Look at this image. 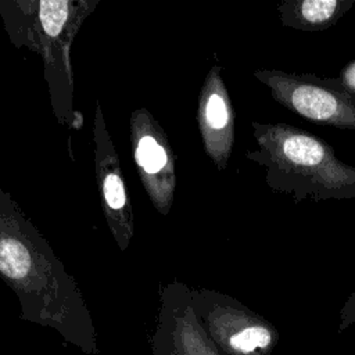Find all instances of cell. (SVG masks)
I'll use <instances>...</instances> for the list:
<instances>
[{"label":"cell","mask_w":355,"mask_h":355,"mask_svg":"<svg viewBox=\"0 0 355 355\" xmlns=\"http://www.w3.org/2000/svg\"><path fill=\"white\" fill-rule=\"evenodd\" d=\"M257 151L247 158L265 169L266 186L294 202L355 198V166L340 161L323 139L284 122H252Z\"/></svg>","instance_id":"cell-1"},{"label":"cell","mask_w":355,"mask_h":355,"mask_svg":"<svg viewBox=\"0 0 355 355\" xmlns=\"http://www.w3.org/2000/svg\"><path fill=\"white\" fill-rule=\"evenodd\" d=\"M254 76L288 111L316 125L355 130V100L338 90L331 78L279 69H259Z\"/></svg>","instance_id":"cell-2"},{"label":"cell","mask_w":355,"mask_h":355,"mask_svg":"<svg viewBox=\"0 0 355 355\" xmlns=\"http://www.w3.org/2000/svg\"><path fill=\"white\" fill-rule=\"evenodd\" d=\"M194 313L225 355H270L279 344V330L233 298L204 297Z\"/></svg>","instance_id":"cell-3"},{"label":"cell","mask_w":355,"mask_h":355,"mask_svg":"<svg viewBox=\"0 0 355 355\" xmlns=\"http://www.w3.org/2000/svg\"><path fill=\"white\" fill-rule=\"evenodd\" d=\"M150 348L153 355H225L209 338L194 309L187 305L161 318Z\"/></svg>","instance_id":"cell-4"},{"label":"cell","mask_w":355,"mask_h":355,"mask_svg":"<svg viewBox=\"0 0 355 355\" xmlns=\"http://www.w3.org/2000/svg\"><path fill=\"white\" fill-rule=\"evenodd\" d=\"M355 0H283L279 7L280 24L297 31H323L337 24Z\"/></svg>","instance_id":"cell-5"},{"label":"cell","mask_w":355,"mask_h":355,"mask_svg":"<svg viewBox=\"0 0 355 355\" xmlns=\"http://www.w3.org/2000/svg\"><path fill=\"white\" fill-rule=\"evenodd\" d=\"M212 92L208 94L204 107V119L209 130L214 132L216 139H222L223 147L229 154L232 143V108L229 105L227 97L222 93V86L215 82Z\"/></svg>","instance_id":"cell-6"},{"label":"cell","mask_w":355,"mask_h":355,"mask_svg":"<svg viewBox=\"0 0 355 355\" xmlns=\"http://www.w3.org/2000/svg\"><path fill=\"white\" fill-rule=\"evenodd\" d=\"M31 270V257L28 250L14 239L0 241V272L12 279L24 280Z\"/></svg>","instance_id":"cell-7"},{"label":"cell","mask_w":355,"mask_h":355,"mask_svg":"<svg viewBox=\"0 0 355 355\" xmlns=\"http://www.w3.org/2000/svg\"><path fill=\"white\" fill-rule=\"evenodd\" d=\"M39 15L47 35L57 36L68 17V3L64 0L40 1Z\"/></svg>","instance_id":"cell-8"},{"label":"cell","mask_w":355,"mask_h":355,"mask_svg":"<svg viewBox=\"0 0 355 355\" xmlns=\"http://www.w3.org/2000/svg\"><path fill=\"white\" fill-rule=\"evenodd\" d=\"M136 158H137V162L148 173L158 172L166 162V155L164 148L151 136H144L139 141V146L136 150Z\"/></svg>","instance_id":"cell-9"},{"label":"cell","mask_w":355,"mask_h":355,"mask_svg":"<svg viewBox=\"0 0 355 355\" xmlns=\"http://www.w3.org/2000/svg\"><path fill=\"white\" fill-rule=\"evenodd\" d=\"M104 196L107 200V204L114 208L119 209L125 204V189L118 175L110 173L107 175L104 180Z\"/></svg>","instance_id":"cell-10"},{"label":"cell","mask_w":355,"mask_h":355,"mask_svg":"<svg viewBox=\"0 0 355 355\" xmlns=\"http://www.w3.org/2000/svg\"><path fill=\"white\" fill-rule=\"evenodd\" d=\"M334 86L343 93L348 94L355 100V60L348 62L338 73V76L331 78Z\"/></svg>","instance_id":"cell-11"},{"label":"cell","mask_w":355,"mask_h":355,"mask_svg":"<svg viewBox=\"0 0 355 355\" xmlns=\"http://www.w3.org/2000/svg\"><path fill=\"white\" fill-rule=\"evenodd\" d=\"M355 324V290L349 294L347 301L340 309V323H338V331H344L348 327Z\"/></svg>","instance_id":"cell-12"}]
</instances>
